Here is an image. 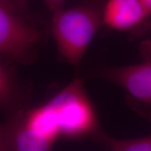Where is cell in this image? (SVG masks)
I'll list each match as a JSON object with an SVG mask.
<instances>
[{
  "mask_svg": "<svg viewBox=\"0 0 151 151\" xmlns=\"http://www.w3.org/2000/svg\"><path fill=\"white\" fill-rule=\"evenodd\" d=\"M20 101V86L14 71L0 60V110L16 112Z\"/></svg>",
  "mask_w": 151,
  "mask_h": 151,
  "instance_id": "cell-6",
  "label": "cell"
},
{
  "mask_svg": "<svg viewBox=\"0 0 151 151\" xmlns=\"http://www.w3.org/2000/svg\"><path fill=\"white\" fill-rule=\"evenodd\" d=\"M9 150L8 141L2 126H0V151Z\"/></svg>",
  "mask_w": 151,
  "mask_h": 151,
  "instance_id": "cell-11",
  "label": "cell"
},
{
  "mask_svg": "<svg viewBox=\"0 0 151 151\" xmlns=\"http://www.w3.org/2000/svg\"><path fill=\"white\" fill-rule=\"evenodd\" d=\"M2 1L20 14H24L27 12L29 0H2Z\"/></svg>",
  "mask_w": 151,
  "mask_h": 151,
  "instance_id": "cell-8",
  "label": "cell"
},
{
  "mask_svg": "<svg viewBox=\"0 0 151 151\" xmlns=\"http://www.w3.org/2000/svg\"><path fill=\"white\" fill-rule=\"evenodd\" d=\"M21 16L0 0V60L7 64L31 62L41 41V32Z\"/></svg>",
  "mask_w": 151,
  "mask_h": 151,
  "instance_id": "cell-3",
  "label": "cell"
},
{
  "mask_svg": "<svg viewBox=\"0 0 151 151\" xmlns=\"http://www.w3.org/2000/svg\"><path fill=\"white\" fill-rule=\"evenodd\" d=\"M97 136L111 150L151 151V135L134 139H119L99 132Z\"/></svg>",
  "mask_w": 151,
  "mask_h": 151,
  "instance_id": "cell-7",
  "label": "cell"
},
{
  "mask_svg": "<svg viewBox=\"0 0 151 151\" xmlns=\"http://www.w3.org/2000/svg\"><path fill=\"white\" fill-rule=\"evenodd\" d=\"M44 1L48 9L53 13L55 11L63 9L65 0H44Z\"/></svg>",
  "mask_w": 151,
  "mask_h": 151,
  "instance_id": "cell-9",
  "label": "cell"
},
{
  "mask_svg": "<svg viewBox=\"0 0 151 151\" xmlns=\"http://www.w3.org/2000/svg\"><path fill=\"white\" fill-rule=\"evenodd\" d=\"M150 16L141 0H107L103 5L102 23L116 31L139 29Z\"/></svg>",
  "mask_w": 151,
  "mask_h": 151,
  "instance_id": "cell-5",
  "label": "cell"
},
{
  "mask_svg": "<svg viewBox=\"0 0 151 151\" xmlns=\"http://www.w3.org/2000/svg\"><path fill=\"white\" fill-rule=\"evenodd\" d=\"M100 76L121 87L132 97L151 105V59L137 65L105 67Z\"/></svg>",
  "mask_w": 151,
  "mask_h": 151,
  "instance_id": "cell-4",
  "label": "cell"
},
{
  "mask_svg": "<svg viewBox=\"0 0 151 151\" xmlns=\"http://www.w3.org/2000/svg\"><path fill=\"white\" fill-rule=\"evenodd\" d=\"M141 52L145 59H151V40L145 41L141 46Z\"/></svg>",
  "mask_w": 151,
  "mask_h": 151,
  "instance_id": "cell-10",
  "label": "cell"
},
{
  "mask_svg": "<svg viewBox=\"0 0 151 151\" xmlns=\"http://www.w3.org/2000/svg\"><path fill=\"white\" fill-rule=\"evenodd\" d=\"M141 2L146 9L148 14L151 16V0H141Z\"/></svg>",
  "mask_w": 151,
  "mask_h": 151,
  "instance_id": "cell-12",
  "label": "cell"
},
{
  "mask_svg": "<svg viewBox=\"0 0 151 151\" xmlns=\"http://www.w3.org/2000/svg\"><path fill=\"white\" fill-rule=\"evenodd\" d=\"M41 107L60 138L81 139L99 132L97 113L81 78H76Z\"/></svg>",
  "mask_w": 151,
  "mask_h": 151,
  "instance_id": "cell-2",
  "label": "cell"
},
{
  "mask_svg": "<svg viewBox=\"0 0 151 151\" xmlns=\"http://www.w3.org/2000/svg\"><path fill=\"white\" fill-rule=\"evenodd\" d=\"M141 114L146 115V117L151 122V113H141Z\"/></svg>",
  "mask_w": 151,
  "mask_h": 151,
  "instance_id": "cell-13",
  "label": "cell"
},
{
  "mask_svg": "<svg viewBox=\"0 0 151 151\" xmlns=\"http://www.w3.org/2000/svg\"><path fill=\"white\" fill-rule=\"evenodd\" d=\"M102 2L94 0L53 12L51 32L60 56L78 67L102 23Z\"/></svg>",
  "mask_w": 151,
  "mask_h": 151,
  "instance_id": "cell-1",
  "label": "cell"
}]
</instances>
